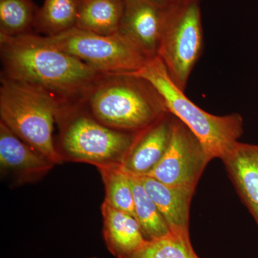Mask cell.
<instances>
[{
    "mask_svg": "<svg viewBox=\"0 0 258 258\" xmlns=\"http://www.w3.org/2000/svg\"><path fill=\"white\" fill-rule=\"evenodd\" d=\"M88 258H97L96 257H88Z\"/></svg>",
    "mask_w": 258,
    "mask_h": 258,
    "instance_id": "cell-22",
    "label": "cell"
},
{
    "mask_svg": "<svg viewBox=\"0 0 258 258\" xmlns=\"http://www.w3.org/2000/svg\"><path fill=\"white\" fill-rule=\"evenodd\" d=\"M123 258H200L195 252L189 235L170 232L147 240L137 251Z\"/></svg>",
    "mask_w": 258,
    "mask_h": 258,
    "instance_id": "cell-20",
    "label": "cell"
},
{
    "mask_svg": "<svg viewBox=\"0 0 258 258\" xmlns=\"http://www.w3.org/2000/svg\"><path fill=\"white\" fill-rule=\"evenodd\" d=\"M98 169L106 191L104 203L134 216V198L130 175L120 166H105Z\"/></svg>",
    "mask_w": 258,
    "mask_h": 258,
    "instance_id": "cell-19",
    "label": "cell"
},
{
    "mask_svg": "<svg viewBox=\"0 0 258 258\" xmlns=\"http://www.w3.org/2000/svg\"><path fill=\"white\" fill-rule=\"evenodd\" d=\"M147 80L160 93L168 111L176 117L199 139L210 160L225 157L244 132V121L239 113L211 114L195 104L171 81L158 57L133 74Z\"/></svg>",
    "mask_w": 258,
    "mask_h": 258,
    "instance_id": "cell-3",
    "label": "cell"
},
{
    "mask_svg": "<svg viewBox=\"0 0 258 258\" xmlns=\"http://www.w3.org/2000/svg\"><path fill=\"white\" fill-rule=\"evenodd\" d=\"M101 212L103 239L107 249L115 257H126L147 242L133 215L112 208L104 202L102 204Z\"/></svg>",
    "mask_w": 258,
    "mask_h": 258,
    "instance_id": "cell-14",
    "label": "cell"
},
{
    "mask_svg": "<svg viewBox=\"0 0 258 258\" xmlns=\"http://www.w3.org/2000/svg\"><path fill=\"white\" fill-rule=\"evenodd\" d=\"M64 101L43 88L1 77V122L55 164L63 161L53 131Z\"/></svg>",
    "mask_w": 258,
    "mask_h": 258,
    "instance_id": "cell-4",
    "label": "cell"
},
{
    "mask_svg": "<svg viewBox=\"0 0 258 258\" xmlns=\"http://www.w3.org/2000/svg\"><path fill=\"white\" fill-rule=\"evenodd\" d=\"M157 205L171 232L189 235V211L195 189L169 186L150 176H137Z\"/></svg>",
    "mask_w": 258,
    "mask_h": 258,
    "instance_id": "cell-13",
    "label": "cell"
},
{
    "mask_svg": "<svg viewBox=\"0 0 258 258\" xmlns=\"http://www.w3.org/2000/svg\"><path fill=\"white\" fill-rule=\"evenodd\" d=\"M77 101L102 124L122 132H138L169 113L149 81L129 74H100Z\"/></svg>",
    "mask_w": 258,
    "mask_h": 258,
    "instance_id": "cell-2",
    "label": "cell"
},
{
    "mask_svg": "<svg viewBox=\"0 0 258 258\" xmlns=\"http://www.w3.org/2000/svg\"><path fill=\"white\" fill-rule=\"evenodd\" d=\"M42 37L50 45L79 59L98 74H133L149 60L118 32L103 35L74 28L54 36Z\"/></svg>",
    "mask_w": 258,
    "mask_h": 258,
    "instance_id": "cell-6",
    "label": "cell"
},
{
    "mask_svg": "<svg viewBox=\"0 0 258 258\" xmlns=\"http://www.w3.org/2000/svg\"><path fill=\"white\" fill-rule=\"evenodd\" d=\"M173 7L159 0H125L118 33L148 58L157 57L161 34Z\"/></svg>",
    "mask_w": 258,
    "mask_h": 258,
    "instance_id": "cell-9",
    "label": "cell"
},
{
    "mask_svg": "<svg viewBox=\"0 0 258 258\" xmlns=\"http://www.w3.org/2000/svg\"><path fill=\"white\" fill-rule=\"evenodd\" d=\"M76 28L103 35L118 33L125 0H77Z\"/></svg>",
    "mask_w": 258,
    "mask_h": 258,
    "instance_id": "cell-15",
    "label": "cell"
},
{
    "mask_svg": "<svg viewBox=\"0 0 258 258\" xmlns=\"http://www.w3.org/2000/svg\"><path fill=\"white\" fill-rule=\"evenodd\" d=\"M77 0H44L39 8L34 30L42 36H54L76 28Z\"/></svg>",
    "mask_w": 258,
    "mask_h": 258,
    "instance_id": "cell-16",
    "label": "cell"
},
{
    "mask_svg": "<svg viewBox=\"0 0 258 258\" xmlns=\"http://www.w3.org/2000/svg\"><path fill=\"white\" fill-rule=\"evenodd\" d=\"M0 57L2 76L43 88L64 101L79 100L101 74L34 32L0 35Z\"/></svg>",
    "mask_w": 258,
    "mask_h": 258,
    "instance_id": "cell-1",
    "label": "cell"
},
{
    "mask_svg": "<svg viewBox=\"0 0 258 258\" xmlns=\"http://www.w3.org/2000/svg\"><path fill=\"white\" fill-rule=\"evenodd\" d=\"M210 161L196 136L174 116L170 142L165 154L147 176L169 186L195 190Z\"/></svg>",
    "mask_w": 258,
    "mask_h": 258,
    "instance_id": "cell-8",
    "label": "cell"
},
{
    "mask_svg": "<svg viewBox=\"0 0 258 258\" xmlns=\"http://www.w3.org/2000/svg\"><path fill=\"white\" fill-rule=\"evenodd\" d=\"M38 9L32 0H0V35L32 33Z\"/></svg>",
    "mask_w": 258,
    "mask_h": 258,
    "instance_id": "cell-18",
    "label": "cell"
},
{
    "mask_svg": "<svg viewBox=\"0 0 258 258\" xmlns=\"http://www.w3.org/2000/svg\"><path fill=\"white\" fill-rule=\"evenodd\" d=\"M222 161L258 229V145L237 142Z\"/></svg>",
    "mask_w": 258,
    "mask_h": 258,
    "instance_id": "cell-12",
    "label": "cell"
},
{
    "mask_svg": "<svg viewBox=\"0 0 258 258\" xmlns=\"http://www.w3.org/2000/svg\"><path fill=\"white\" fill-rule=\"evenodd\" d=\"M174 115L167 113L137 132L121 169L131 176H147L165 154L172 132Z\"/></svg>",
    "mask_w": 258,
    "mask_h": 258,
    "instance_id": "cell-11",
    "label": "cell"
},
{
    "mask_svg": "<svg viewBox=\"0 0 258 258\" xmlns=\"http://www.w3.org/2000/svg\"><path fill=\"white\" fill-rule=\"evenodd\" d=\"M57 123V149L63 161L88 163L97 168L121 166L137 133L102 124L78 101L62 103Z\"/></svg>",
    "mask_w": 258,
    "mask_h": 258,
    "instance_id": "cell-5",
    "label": "cell"
},
{
    "mask_svg": "<svg viewBox=\"0 0 258 258\" xmlns=\"http://www.w3.org/2000/svg\"><path fill=\"white\" fill-rule=\"evenodd\" d=\"M55 166L48 158L29 145L0 121V168L16 184L41 179Z\"/></svg>",
    "mask_w": 258,
    "mask_h": 258,
    "instance_id": "cell-10",
    "label": "cell"
},
{
    "mask_svg": "<svg viewBox=\"0 0 258 258\" xmlns=\"http://www.w3.org/2000/svg\"><path fill=\"white\" fill-rule=\"evenodd\" d=\"M134 198V217L147 240H154L170 233L157 205L148 195L137 176H131Z\"/></svg>",
    "mask_w": 258,
    "mask_h": 258,
    "instance_id": "cell-17",
    "label": "cell"
},
{
    "mask_svg": "<svg viewBox=\"0 0 258 258\" xmlns=\"http://www.w3.org/2000/svg\"><path fill=\"white\" fill-rule=\"evenodd\" d=\"M204 49L200 2L173 7L161 34L157 57L171 81L185 91Z\"/></svg>",
    "mask_w": 258,
    "mask_h": 258,
    "instance_id": "cell-7",
    "label": "cell"
},
{
    "mask_svg": "<svg viewBox=\"0 0 258 258\" xmlns=\"http://www.w3.org/2000/svg\"><path fill=\"white\" fill-rule=\"evenodd\" d=\"M164 4L169 6H180V5L189 4V3L200 2V0H159Z\"/></svg>",
    "mask_w": 258,
    "mask_h": 258,
    "instance_id": "cell-21",
    "label": "cell"
}]
</instances>
